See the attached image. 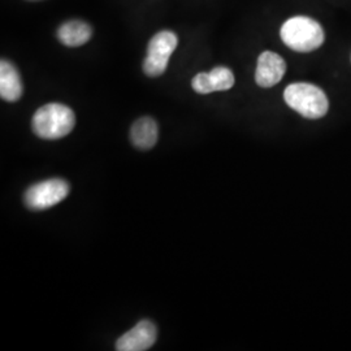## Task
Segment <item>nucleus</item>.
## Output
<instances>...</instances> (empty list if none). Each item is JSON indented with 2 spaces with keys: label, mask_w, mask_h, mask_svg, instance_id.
I'll use <instances>...</instances> for the list:
<instances>
[{
  "label": "nucleus",
  "mask_w": 351,
  "mask_h": 351,
  "mask_svg": "<svg viewBox=\"0 0 351 351\" xmlns=\"http://www.w3.org/2000/svg\"><path fill=\"white\" fill-rule=\"evenodd\" d=\"M191 86L198 94L226 91L234 86V75L226 66H216L208 73H198L193 78Z\"/></svg>",
  "instance_id": "8"
},
{
  "label": "nucleus",
  "mask_w": 351,
  "mask_h": 351,
  "mask_svg": "<svg viewBox=\"0 0 351 351\" xmlns=\"http://www.w3.org/2000/svg\"><path fill=\"white\" fill-rule=\"evenodd\" d=\"M156 326L149 320L139 322L137 326L124 333L116 342V350L145 351L149 350L156 341Z\"/></svg>",
  "instance_id": "6"
},
{
  "label": "nucleus",
  "mask_w": 351,
  "mask_h": 351,
  "mask_svg": "<svg viewBox=\"0 0 351 351\" xmlns=\"http://www.w3.org/2000/svg\"><path fill=\"white\" fill-rule=\"evenodd\" d=\"M285 72V60L272 51H264L258 59L255 81L261 88H272L282 80Z\"/></svg>",
  "instance_id": "7"
},
{
  "label": "nucleus",
  "mask_w": 351,
  "mask_h": 351,
  "mask_svg": "<svg viewBox=\"0 0 351 351\" xmlns=\"http://www.w3.org/2000/svg\"><path fill=\"white\" fill-rule=\"evenodd\" d=\"M178 38L173 32L163 30L151 38L147 47V55L143 62V72L149 77L163 75L175 52Z\"/></svg>",
  "instance_id": "4"
},
{
  "label": "nucleus",
  "mask_w": 351,
  "mask_h": 351,
  "mask_svg": "<svg viewBox=\"0 0 351 351\" xmlns=\"http://www.w3.org/2000/svg\"><path fill=\"white\" fill-rule=\"evenodd\" d=\"M93 34L91 26L81 20L66 21L58 29V39L68 47H78L88 43Z\"/></svg>",
  "instance_id": "10"
},
{
  "label": "nucleus",
  "mask_w": 351,
  "mask_h": 351,
  "mask_svg": "<svg viewBox=\"0 0 351 351\" xmlns=\"http://www.w3.org/2000/svg\"><path fill=\"white\" fill-rule=\"evenodd\" d=\"M280 36L289 49L297 52H311L322 47L326 34L314 19L295 16L289 19L281 27Z\"/></svg>",
  "instance_id": "2"
},
{
  "label": "nucleus",
  "mask_w": 351,
  "mask_h": 351,
  "mask_svg": "<svg viewBox=\"0 0 351 351\" xmlns=\"http://www.w3.org/2000/svg\"><path fill=\"white\" fill-rule=\"evenodd\" d=\"M284 99L291 110L306 119H320L326 116L329 101L324 91L313 84H291L284 91Z\"/></svg>",
  "instance_id": "3"
},
{
  "label": "nucleus",
  "mask_w": 351,
  "mask_h": 351,
  "mask_svg": "<svg viewBox=\"0 0 351 351\" xmlns=\"http://www.w3.org/2000/svg\"><path fill=\"white\" fill-rule=\"evenodd\" d=\"M158 124L151 117H141L130 130V139L136 147L141 150L152 149L158 142Z\"/></svg>",
  "instance_id": "11"
},
{
  "label": "nucleus",
  "mask_w": 351,
  "mask_h": 351,
  "mask_svg": "<svg viewBox=\"0 0 351 351\" xmlns=\"http://www.w3.org/2000/svg\"><path fill=\"white\" fill-rule=\"evenodd\" d=\"M75 125V114L62 103H49L33 116L32 128L39 138L60 139L68 136Z\"/></svg>",
  "instance_id": "1"
},
{
  "label": "nucleus",
  "mask_w": 351,
  "mask_h": 351,
  "mask_svg": "<svg viewBox=\"0 0 351 351\" xmlns=\"http://www.w3.org/2000/svg\"><path fill=\"white\" fill-rule=\"evenodd\" d=\"M23 81L16 66L1 60L0 63V97L5 101H17L23 95Z\"/></svg>",
  "instance_id": "9"
},
{
  "label": "nucleus",
  "mask_w": 351,
  "mask_h": 351,
  "mask_svg": "<svg viewBox=\"0 0 351 351\" xmlns=\"http://www.w3.org/2000/svg\"><path fill=\"white\" fill-rule=\"evenodd\" d=\"M69 194V185L62 178H51L26 190L25 204L30 210H47L64 201Z\"/></svg>",
  "instance_id": "5"
}]
</instances>
